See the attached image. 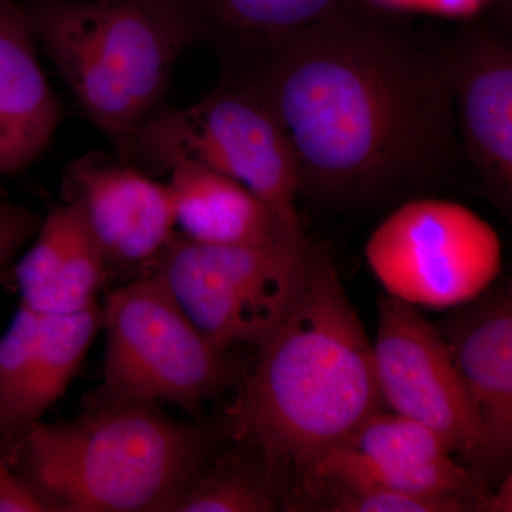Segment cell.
I'll list each match as a JSON object with an SVG mask.
<instances>
[{
	"label": "cell",
	"mask_w": 512,
	"mask_h": 512,
	"mask_svg": "<svg viewBox=\"0 0 512 512\" xmlns=\"http://www.w3.org/2000/svg\"><path fill=\"white\" fill-rule=\"evenodd\" d=\"M224 79L256 94L291 140L301 192L367 201L444 174L456 119L444 49L357 5L292 33Z\"/></svg>",
	"instance_id": "6da1fadb"
},
{
	"label": "cell",
	"mask_w": 512,
	"mask_h": 512,
	"mask_svg": "<svg viewBox=\"0 0 512 512\" xmlns=\"http://www.w3.org/2000/svg\"><path fill=\"white\" fill-rule=\"evenodd\" d=\"M256 348L232 420L278 487L288 471L301 480L383 407L372 340L323 249L305 288Z\"/></svg>",
	"instance_id": "7a4b0ae2"
},
{
	"label": "cell",
	"mask_w": 512,
	"mask_h": 512,
	"mask_svg": "<svg viewBox=\"0 0 512 512\" xmlns=\"http://www.w3.org/2000/svg\"><path fill=\"white\" fill-rule=\"evenodd\" d=\"M210 437L156 403L92 407L39 423L12 457L19 480L50 512L170 511L207 466Z\"/></svg>",
	"instance_id": "3957f363"
},
{
	"label": "cell",
	"mask_w": 512,
	"mask_h": 512,
	"mask_svg": "<svg viewBox=\"0 0 512 512\" xmlns=\"http://www.w3.org/2000/svg\"><path fill=\"white\" fill-rule=\"evenodd\" d=\"M37 46L120 153L165 106L175 63L198 42L180 0H28Z\"/></svg>",
	"instance_id": "277c9868"
},
{
	"label": "cell",
	"mask_w": 512,
	"mask_h": 512,
	"mask_svg": "<svg viewBox=\"0 0 512 512\" xmlns=\"http://www.w3.org/2000/svg\"><path fill=\"white\" fill-rule=\"evenodd\" d=\"M117 156L146 173L198 161L247 187L286 237L308 238L296 210L301 177L291 140L264 101L231 80L190 109L165 104Z\"/></svg>",
	"instance_id": "5b68a950"
},
{
	"label": "cell",
	"mask_w": 512,
	"mask_h": 512,
	"mask_svg": "<svg viewBox=\"0 0 512 512\" xmlns=\"http://www.w3.org/2000/svg\"><path fill=\"white\" fill-rule=\"evenodd\" d=\"M101 326L106 330L103 377L87 409L168 402L195 410L238 379L228 349L191 322L153 272L107 295Z\"/></svg>",
	"instance_id": "8992f818"
},
{
	"label": "cell",
	"mask_w": 512,
	"mask_h": 512,
	"mask_svg": "<svg viewBox=\"0 0 512 512\" xmlns=\"http://www.w3.org/2000/svg\"><path fill=\"white\" fill-rule=\"evenodd\" d=\"M320 248L311 239L211 245L175 234L150 272L215 345H261L305 288Z\"/></svg>",
	"instance_id": "52a82bcc"
},
{
	"label": "cell",
	"mask_w": 512,
	"mask_h": 512,
	"mask_svg": "<svg viewBox=\"0 0 512 512\" xmlns=\"http://www.w3.org/2000/svg\"><path fill=\"white\" fill-rule=\"evenodd\" d=\"M365 255L386 295L416 308L451 311L493 286L503 245L466 205L414 198L373 231Z\"/></svg>",
	"instance_id": "ba28073f"
},
{
	"label": "cell",
	"mask_w": 512,
	"mask_h": 512,
	"mask_svg": "<svg viewBox=\"0 0 512 512\" xmlns=\"http://www.w3.org/2000/svg\"><path fill=\"white\" fill-rule=\"evenodd\" d=\"M372 343L383 406L429 427L456 456L494 466L487 434L439 325L384 293Z\"/></svg>",
	"instance_id": "9c48e42d"
},
{
	"label": "cell",
	"mask_w": 512,
	"mask_h": 512,
	"mask_svg": "<svg viewBox=\"0 0 512 512\" xmlns=\"http://www.w3.org/2000/svg\"><path fill=\"white\" fill-rule=\"evenodd\" d=\"M464 156L488 197L512 198V40L503 16L468 20L444 47Z\"/></svg>",
	"instance_id": "30bf717a"
},
{
	"label": "cell",
	"mask_w": 512,
	"mask_h": 512,
	"mask_svg": "<svg viewBox=\"0 0 512 512\" xmlns=\"http://www.w3.org/2000/svg\"><path fill=\"white\" fill-rule=\"evenodd\" d=\"M101 328V308L52 315L20 305L0 338V448H16L63 396Z\"/></svg>",
	"instance_id": "8fae6325"
},
{
	"label": "cell",
	"mask_w": 512,
	"mask_h": 512,
	"mask_svg": "<svg viewBox=\"0 0 512 512\" xmlns=\"http://www.w3.org/2000/svg\"><path fill=\"white\" fill-rule=\"evenodd\" d=\"M66 200L76 201L99 242L107 271L153 269L175 232L167 184L123 158L90 153L64 173Z\"/></svg>",
	"instance_id": "7c38bea8"
},
{
	"label": "cell",
	"mask_w": 512,
	"mask_h": 512,
	"mask_svg": "<svg viewBox=\"0 0 512 512\" xmlns=\"http://www.w3.org/2000/svg\"><path fill=\"white\" fill-rule=\"evenodd\" d=\"M319 476L357 478L402 493L468 501L476 487L474 471L457 460L439 434L382 410L370 414L342 446L320 457L299 483Z\"/></svg>",
	"instance_id": "4fadbf2b"
},
{
	"label": "cell",
	"mask_w": 512,
	"mask_h": 512,
	"mask_svg": "<svg viewBox=\"0 0 512 512\" xmlns=\"http://www.w3.org/2000/svg\"><path fill=\"white\" fill-rule=\"evenodd\" d=\"M439 328L490 444L494 466L512 451V296L507 286L451 309Z\"/></svg>",
	"instance_id": "5bb4252c"
},
{
	"label": "cell",
	"mask_w": 512,
	"mask_h": 512,
	"mask_svg": "<svg viewBox=\"0 0 512 512\" xmlns=\"http://www.w3.org/2000/svg\"><path fill=\"white\" fill-rule=\"evenodd\" d=\"M36 49L25 5L0 0V177L36 163L62 121Z\"/></svg>",
	"instance_id": "9a60e30c"
},
{
	"label": "cell",
	"mask_w": 512,
	"mask_h": 512,
	"mask_svg": "<svg viewBox=\"0 0 512 512\" xmlns=\"http://www.w3.org/2000/svg\"><path fill=\"white\" fill-rule=\"evenodd\" d=\"M35 238L13 271L20 305L52 315L96 305L109 271L80 205L73 200L60 204L43 218Z\"/></svg>",
	"instance_id": "2e32d148"
},
{
	"label": "cell",
	"mask_w": 512,
	"mask_h": 512,
	"mask_svg": "<svg viewBox=\"0 0 512 512\" xmlns=\"http://www.w3.org/2000/svg\"><path fill=\"white\" fill-rule=\"evenodd\" d=\"M175 225L192 241L211 245H261L305 241L286 237L272 211L247 187L194 160L168 168Z\"/></svg>",
	"instance_id": "e0dca14e"
},
{
	"label": "cell",
	"mask_w": 512,
	"mask_h": 512,
	"mask_svg": "<svg viewBox=\"0 0 512 512\" xmlns=\"http://www.w3.org/2000/svg\"><path fill=\"white\" fill-rule=\"evenodd\" d=\"M197 39L214 47L225 73L254 66L285 37L359 0H180Z\"/></svg>",
	"instance_id": "ac0fdd59"
},
{
	"label": "cell",
	"mask_w": 512,
	"mask_h": 512,
	"mask_svg": "<svg viewBox=\"0 0 512 512\" xmlns=\"http://www.w3.org/2000/svg\"><path fill=\"white\" fill-rule=\"evenodd\" d=\"M278 491L264 464L252 466L239 457H225L201 471L170 512H272Z\"/></svg>",
	"instance_id": "d6986e66"
},
{
	"label": "cell",
	"mask_w": 512,
	"mask_h": 512,
	"mask_svg": "<svg viewBox=\"0 0 512 512\" xmlns=\"http://www.w3.org/2000/svg\"><path fill=\"white\" fill-rule=\"evenodd\" d=\"M299 490L326 495L320 504L323 511L332 512H460L473 510V503L463 498H434L402 493L342 476L306 478Z\"/></svg>",
	"instance_id": "ffe728a7"
},
{
	"label": "cell",
	"mask_w": 512,
	"mask_h": 512,
	"mask_svg": "<svg viewBox=\"0 0 512 512\" xmlns=\"http://www.w3.org/2000/svg\"><path fill=\"white\" fill-rule=\"evenodd\" d=\"M43 217L25 205L0 198V274L36 237Z\"/></svg>",
	"instance_id": "44dd1931"
},
{
	"label": "cell",
	"mask_w": 512,
	"mask_h": 512,
	"mask_svg": "<svg viewBox=\"0 0 512 512\" xmlns=\"http://www.w3.org/2000/svg\"><path fill=\"white\" fill-rule=\"evenodd\" d=\"M359 3L392 18L404 12H429L468 22L484 18L491 0H359Z\"/></svg>",
	"instance_id": "7402d4cb"
},
{
	"label": "cell",
	"mask_w": 512,
	"mask_h": 512,
	"mask_svg": "<svg viewBox=\"0 0 512 512\" xmlns=\"http://www.w3.org/2000/svg\"><path fill=\"white\" fill-rule=\"evenodd\" d=\"M42 505L13 471L8 456L0 448V512H42Z\"/></svg>",
	"instance_id": "603a6c76"
},
{
	"label": "cell",
	"mask_w": 512,
	"mask_h": 512,
	"mask_svg": "<svg viewBox=\"0 0 512 512\" xmlns=\"http://www.w3.org/2000/svg\"><path fill=\"white\" fill-rule=\"evenodd\" d=\"M474 507H483L484 511H511V476L505 478L497 493L477 497Z\"/></svg>",
	"instance_id": "cb8c5ba5"
}]
</instances>
